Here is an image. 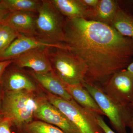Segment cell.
Segmentation results:
<instances>
[{"label": "cell", "instance_id": "1", "mask_svg": "<svg viewBox=\"0 0 133 133\" xmlns=\"http://www.w3.org/2000/svg\"><path fill=\"white\" fill-rule=\"evenodd\" d=\"M65 38L69 51L87 66V83L101 85L131 63L133 39L109 25L83 18L66 19Z\"/></svg>", "mask_w": 133, "mask_h": 133}, {"label": "cell", "instance_id": "2", "mask_svg": "<svg viewBox=\"0 0 133 133\" xmlns=\"http://www.w3.org/2000/svg\"><path fill=\"white\" fill-rule=\"evenodd\" d=\"M43 98H37L33 92L25 91H6L3 99L1 112L21 130L32 122Z\"/></svg>", "mask_w": 133, "mask_h": 133}, {"label": "cell", "instance_id": "3", "mask_svg": "<svg viewBox=\"0 0 133 133\" xmlns=\"http://www.w3.org/2000/svg\"><path fill=\"white\" fill-rule=\"evenodd\" d=\"M83 85L94 98L100 109L109 119L116 133H128L133 111L130 107L116 102L98 86L84 82Z\"/></svg>", "mask_w": 133, "mask_h": 133}, {"label": "cell", "instance_id": "4", "mask_svg": "<svg viewBox=\"0 0 133 133\" xmlns=\"http://www.w3.org/2000/svg\"><path fill=\"white\" fill-rule=\"evenodd\" d=\"M36 22L37 37L56 44H64L65 20L49 0H42Z\"/></svg>", "mask_w": 133, "mask_h": 133}, {"label": "cell", "instance_id": "5", "mask_svg": "<svg viewBox=\"0 0 133 133\" xmlns=\"http://www.w3.org/2000/svg\"><path fill=\"white\" fill-rule=\"evenodd\" d=\"M50 53L53 71L66 85L82 84L85 81L87 68L77 57L68 50L56 49Z\"/></svg>", "mask_w": 133, "mask_h": 133}, {"label": "cell", "instance_id": "6", "mask_svg": "<svg viewBox=\"0 0 133 133\" xmlns=\"http://www.w3.org/2000/svg\"><path fill=\"white\" fill-rule=\"evenodd\" d=\"M48 93V101L62 112L80 133H104L98 124V115L82 107L73 99L67 100Z\"/></svg>", "mask_w": 133, "mask_h": 133}, {"label": "cell", "instance_id": "7", "mask_svg": "<svg viewBox=\"0 0 133 133\" xmlns=\"http://www.w3.org/2000/svg\"><path fill=\"white\" fill-rule=\"evenodd\" d=\"M98 86L116 102L131 107L133 102V74L127 69L113 74Z\"/></svg>", "mask_w": 133, "mask_h": 133}, {"label": "cell", "instance_id": "8", "mask_svg": "<svg viewBox=\"0 0 133 133\" xmlns=\"http://www.w3.org/2000/svg\"><path fill=\"white\" fill-rule=\"evenodd\" d=\"M45 48L69 50V47L65 44L54 43L43 41L37 37L21 35L0 53V62L13 60L31 50Z\"/></svg>", "mask_w": 133, "mask_h": 133}, {"label": "cell", "instance_id": "9", "mask_svg": "<svg viewBox=\"0 0 133 133\" xmlns=\"http://www.w3.org/2000/svg\"><path fill=\"white\" fill-rule=\"evenodd\" d=\"M50 49L45 48L31 50L13 59V63L19 68H30L37 73L52 71Z\"/></svg>", "mask_w": 133, "mask_h": 133}, {"label": "cell", "instance_id": "10", "mask_svg": "<svg viewBox=\"0 0 133 133\" xmlns=\"http://www.w3.org/2000/svg\"><path fill=\"white\" fill-rule=\"evenodd\" d=\"M35 117L41 121L57 127L65 133H80L65 115L47 99H42Z\"/></svg>", "mask_w": 133, "mask_h": 133}, {"label": "cell", "instance_id": "11", "mask_svg": "<svg viewBox=\"0 0 133 133\" xmlns=\"http://www.w3.org/2000/svg\"><path fill=\"white\" fill-rule=\"evenodd\" d=\"M37 14L28 12H10L1 24H5L21 35L37 37L36 22Z\"/></svg>", "mask_w": 133, "mask_h": 133}, {"label": "cell", "instance_id": "12", "mask_svg": "<svg viewBox=\"0 0 133 133\" xmlns=\"http://www.w3.org/2000/svg\"><path fill=\"white\" fill-rule=\"evenodd\" d=\"M31 76L48 93L64 99H73L66 89V85L61 81L53 71L46 73L32 71Z\"/></svg>", "mask_w": 133, "mask_h": 133}, {"label": "cell", "instance_id": "13", "mask_svg": "<svg viewBox=\"0 0 133 133\" xmlns=\"http://www.w3.org/2000/svg\"><path fill=\"white\" fill-rule=\"evenodd\" d=\"M0 83L6 91H25L33 92L36 90V87L31 79L16 69L5 71Z\"/></svg>", "mask_w": 133, "mask_h": 133}, {"label": "cell", "instance_id": "14", "mask_svg": "<svg viewBox=\"0 0 133 133\" xmlns=\"http://www.w3.org/2000/svg\"><path fill=\"white\" fill-rule=\"evenodd\" d=\"M55 7L66 19L90 18L91 9L85 6L80 0H51Z\"/></svg>", "mask_w": 133, "mask_h": 133}, {"label": "cell", "instance_id": "15", "mask_svg": "<svg viewBox=\"0 0 133 133\" xmlns=\"http://www.w3.org/2000/svg\"><path fill=\"white\" fill-rule=\"evenodd\" d=\"M66 89L72 99L81 106L97 115L104 114L94 98L82 84L66 86Z\"/></svg>", "mask_w": 133, "mask_h": 133}, {"label": "cell", "instance_id": "16", "mask_svg": "<svg viewBox=\"0 0 133 133\" xmlns=\"http://www.w3.org/2000/svg\"><path fill=\"white\" fill-rule=\"evenodd\" d=\"M118 8L116 1L99 0L97 6L91 9L90 19L110 26Z\"/></svg>", "mask_w": 133, "mask_h": 133}, {"label": "cell", "instance_id": "17", "mask_svg": "<svg viewBox=\"0 0 133 133\" xmlns=\"http://www.w3.org/2000/svg\"><path fill=\"white\" fill-rule=\"evenodd\" d=\"M110 26L122 35L133 39V16L119 8Z\"/></svg>", "mask_w": 133, "mask_h": 133}, {"label": "cell", "instance_id": "18", "mask_svg": "<svg viewBox=\"0 0 133 133\" xmlns=\"http://www.w3.org/2000/svg\"><path fill=\"white\" fill-rule=\"evenodd\" d=\"M5 7L10 12H28L37 13L42 4L39 0H2Z\"/></svg>", "mask_w": 133, "mask_h": 133}, {"label": "cell", "instance_id": "19", "mask_svg": "<svg viewBox=\"0 0 133 133\" xmlns=\"http://www.w3.org/2000/svg\"><path fill=\"white\" fill-rule=\"evenodd\" d=\"M21 131L23 133H66L57 127L40 120L31 122Z\"/></svg>", "mask_w": 133, "mask_h": 133}, {"label": "cell", "instance_id": "20", "mask_svg": "<svg viewBox=\"0 0 133 133\" xmlns=\"http://www.w3.org/2000/svg\"><path fill=\"white\" fill-rule=\"evenodd\" d=\"M21 35L9 26L0 24V53L8 48L15 39Z\"/></svg>", "mask_w": 133, "mask_h": 133}, {"label": "cell", "instance_id": "21", "mask_svg": "<svg viewBox=\"0 0 133 133\" xmlns=\"http://www.w3.org/2000/svg\"><path fill=\"white\" fill-rule=\"evenodd\" d=\"M97 121L98 124L102 128L104 133H116L109 127V126L105 122L102 118V116L97 115Z\"/></svg>", "mask_w": 133, "mask_h": 133}, {"label": "cell", "instance_id": "22", "mask_svg": "<svg viewBox=\"0 0 133 133\" xmlns=\"http://www.w3.org/2000/svg\"><path fill=\"white\" fill-rule=\"evenodd\" d=\"M11 124L8 119L4 118L0 122V133H12L10 129Z\"/></svg>", "mask_w": 133, "mask_h": 133}, {"label": "cell", "instance_id": "23", "mask_svg": "<svg viewBox=\"0 0 133 133\" xmlns=\"http://www.w3.org/2000/svg\"><path fill=\"white\" fill-rule=\"evenodd\" d=\"M13 63V60L0 62V83L5 71L10 65Z\"/></svg>", "mask_w": 133, "mask_h": 133}, {"label": "cell", "instance_id": "24", "mask_svg": "<svg viewBox=\"0 0 133 133\" xmlns=\"http://www.w3.org/2000/svg\"><path fill=\"white\" fill-rule=\"evenodd\" d=\"M83 5L88 8H95L98 3L99 0H80Z\"/></svg>", "mask_w": 133, "mask_h": 133}, {"label": "cell", "instance_id": "25", "mask_svg": "<svg viewBox=\"0 0 133 133\" xmlns=\"http://www.w3.org/2000/svg\"><path fill=\"white\" fill-rule=\"evenodd\" d=\"M10 12L3 4L1 0L0 3V24L2 23L3 19Z\"/></svg>", "mask_w": 133, "mask_h": 133}, {"label": "cell", "instance_id": "26", "mask_svg": "<svg viewBox=\"0 0 133 133\" xmlns=\"http://www.w3.org/2000/svg\"><path fill=\"white\" fill-rule=\"evenodd\" d=\"M129 72H131L133 74V62L131 63L128 66L127 69H126Z\"/></svg>", "mask_w": 133, "mask_h": 133}, {"label": "cell", "instance_id": "27", "mask_svg": "<svg viewBox=\"0 0 133 133\" xmlns=\"http://www.w3.org/2000/svg\"><path fill=\"white\" fill-rule=\"evenodd\" d=\"M129 127L131 129V133H133V114L132 119H131V122H130V124H129Z\"/></svg>", "mask_w": 133, "mask_h": 133}, {"label": "cell", "instance_id": "28", "mask_svg": "<svg viewBox=\"0 0 133 133\" xmlns=\"http://www.w3.org/2000/svg\"><path fill=\"white\" fill-rule=\"evenodd\" d=\"M3 118H4V117H3L1 112H0V122L3 119Z\"/></svg>", "mask_w": 133, "mask_h": 133}, {"label": "cell", "instance_id": "29", "mask_svg": "<svg viewBox=\"0 0 133 133\" xmlns=\"http://www.w3.org/2000/svg\"><path fill=\"white\" fill-rule=\"evenodd\" d=\"M1 83H0V102H1Z\"/></svg>", "mask_w": 133, "mask_h": 133}, {"label": "cell", "instance_id": "30", "mask_svg": "<svg viewBox=\"0 0 133 133\" xmlns=\"http://www.w3.org/2000/svg\"><path fill=\"white\" fill-rule=\"evenodd\" d=\"M131 109H132V110L133 111V102L132 104V105H131Z\"/></svg>", "mask_w": 133, "mask_h": 133}, {"label": "cell", "instance_id": "31", "mask_svg": "<svg viewBox=\"0 0 133 133\" xmlns=\"http://www.w3.org/2000/svg\"><path fill=\"white\" fill-rule=\"evenodd\" d=\"M1 0H0V3L1 2Z\"/></svg>", "mask_w": 133, "mask_h": 133}]
</instances>
